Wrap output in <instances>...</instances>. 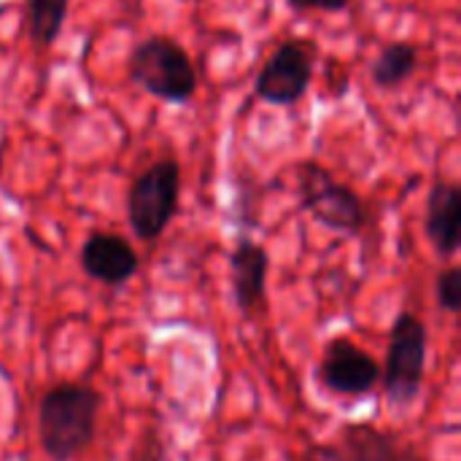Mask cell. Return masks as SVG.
I'll list each match as a JSON object with an SVG mask.
<instances>
[{"instance_id":"9","label":"cell","mask_w":461,"mask_h":461,"mask_svg":"<svg viewBox=\"0 0 461 461\" xmlns=\"http://www.w3.org/2000/svg\"><path fill=\"white\" fill-rule=\"evenodd\" d=\"M81 267L89 278L105 286H122L138 273L140 262L135 249L122 235L92 232L81 249Z\"/></svg>"},{"instance_id":"3","label":"cell","mask_w":461,"mask_h":461,"mask_svg":"<svg viewBox=\"0 0 461 461\" xmlns=\"http://www.w3.org/2000/svg\"><path fill=\"white\" fill-rule=\"evenodd\" d=\"M178 194L181 167L176 159H159L146 167L127 194V219L132 232L146 243L157 240L178 211Z\"/></svg>"},{"instance_id":"8","label":"cell","mask_w":461,"mask_h":461,"mask_svg":"<svg viewBox=\"0 0 461 461\" xmlns=\"http://www.w3.org/2000/svg\"><path fill=\"white\" fill-rule=\"evenodd\" d=\"M319 378L332 394L365 397L367 392L375 389L381 378V367L365 348H359L357 343L346 338H338L324 348Z\"/></svg>"},{"instance_id":"15","label":"cell","mask_w":461,"mask_h":461,"mask_svg":"<svg viewBox=\"0 0 461 461\" xmlns=\"http://www.w3.org/2000/svg\"><path fill=\"white\" fill-rule=\"evenodd\" d=\"M130 461H165V446L157 429H146L143 438L135 443Z\"/></svg>"},{"instance_id":"7","label":"cell","mask_w":461,"mask_h":461,"mask_svg":"<svg viewBox=\"0 0 461 461\" xmlns=\"http://www.w3.org/2000/svg\"><path fill=\"white\" fill-rule=\"evenodd\" d=\"M308 461H427L413 446L375 429L373 424H346L335 446L311 448Z\"/></svg>"},{"instance_id":"6","label":"cell","mask_w":461,"mask_h":461,"mask_svg":"<svg viewBox=\"0 0 461 461\" xmlns=\"http://www.w3.org/2000/svg\"><path fill=\"white\" fill-rule=\"evenodd\" d=\"M303 208L324 227L338 232H357L365 224V205L359 194L338 184L321 165L308 162L300 170Z\"/></svg>"},{"instance_id":"12","label":"cell","mask_w":461,"mask_h":461,"mask_svg":"<svg viewBox=\"0 0 461 461\" xmlns=\"http://www.w3.org/2000/svg\"><path fill=\"white\" fill-rule=\"evenodd\" d=\"M419 68V49L413 43L405 41H394L389 43L373 62L370 68V78L378 89H397L402 86Z\"/></svg>"},{"instance_id":"14","label":"cell","mask_w":461,"mask_h":461,"mask_svg":"<svg viewBox=\"0 0 461 461\" xmlns=\"http://www.w3.org/2000/svg\"><path fill=\"white\" fill-rule=\"evenodd\" d=\"M438 303L443 311L448 313H459L461 311V270L459 267H446L438 276Z\"/></svg>"},{"instance_id":"4","label":"cell","mask_w":461,"mask_h":461,"mask_svg":"<svg viewBox=\"0 0 461 461\" xmlns=\"http://www.w3.org/2000/svg\"><path fill=\"white\" fill-rule=\"evenodd\" d=\"M427 370V327L413 313H400L386 354L384 386L386 397L397 408H408L419 400Z\"/></svg>"},{"instance_id":"2","label":"cell","mask_w":461,"mask_h":461,"mask_svg":"<svg viewBox=\"0 0 461 461\" xmlns=\"http://www.w3.org/2000/svg\"><path fill=\"white\" fill-rule=\"evenodd\" d=\"M132 84L165 103H186L197 92V70L181 43L167 35L143 38L127 59Z\"/></svg>"},{"instance_id":"1","label":"cell","mask_w":461,"mask_h":461,"mask_svg":"<svg viewBox=\"0 0 461 461\" xmlns=\"http://www.w3.org/2000/svg\"><path fill=\"white\" fill-rule=\"evenodd\" d=\"M100 394L81 384L49 389L38 408V438L51 461H70L84 454L97 429Z\"/></svg>"},{"instance_id":"11","label":"cell","mask_w":461,"mask_h":461,"mask_svg":"<svg viewBox=\"0 0 461 461\" xmlns=\"http://www.w3.org/2000/svg\"><path fill=\"white\" fill-rule=\"evenodd\" d=\"M461 189L454 181H435L427 197V235L432 249L448 259L459 251Z\"/></svg>"},{"instance_id":"13","label":"cell","mask_w":461,"mask_h":461,"mask_svg":"<svg viewBox=\"0 0 461 461\" xmlns=\"http://www.w3.org/2000/svg\"><path fill=\"white\" fill-rule=\"evenodd\" d=\"M70 0H27V30L38 46H51L68 19Z\"/></svg>"},{"instance_id":"16","label":"cell","mask_w":461,"mask_h":461,"mask_svg":"<svg viewBox=\"0 0 461 461\" xmlns=\"http://www.w3.org/2000/svg\"><path fill=\"white\" fill-rule=\"evenodd\" d=\"M348 3L351 0H286V5L292 8V11H343V8H348Z\"/></svg>"},{"instance_id":"5","label":"cell","mask_w":461,"mask_h":461,"mask_svg":"<svg viewBox=\"0 0 461 461\" xmlns=\"http://www.w3.org/2000/svg\"><path fill=\"white\" fill-rule=\"evenodd\" d=\"M316 62V43L308 38L284 41L262 65L254 92L270 105H294L305 97Z\"/></svg>"},{"instance_id":"10","label":"cell","mask_w":461,"mask_h":461,"mask_svg":"<svg viewBox=\"0 0 461 461\" xmlns=\"http://www.w3.org/2000/svg\"><path fill=\"white\" fill-rule=\"evenodd\" d=\"M232 297L235 305L243 316H251L262 303H265V289H267V251L254 243L251 238H240L232 257Z\"/></svg>"}]
</instances>
